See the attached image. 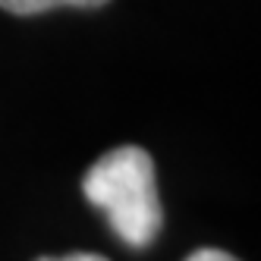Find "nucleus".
Instances as JSON below:
<instances>
[{"label": "nucleus", "instance_id": "obj_1", "mask_svg": "<svg viewBox=\"0 0 261 261\" xmlns=\"http://www.w3.org/2000/svg\"><path fill=\"white\" fill-rule=\"evenodd\" d=\"M82 192L107 217L126 246L148 249L164 227L154 182V161L139 145H120L101 154L82 176Z\"/></svg>", "mask_w": 261, "mask_h": 261}, {"label": "nucleus", "instance_id": "obj_2", "mask_svg": "<svg viewBox=\"0 0 261 261\" xmlns=\"http://www.w3.org/2000/svg\"><path fill=\"white\" fill-rule=\"evenodd\" d=\"M107 0H0V10H7L13 16H38L57 7H79V10H95L104 7Z\"/></svg>", "mask_w": 261, "mask_h": 261}, {"label": "nucleus", "instance_id": "obj_3", "mask_svg": "<svg viewBox=\"0 0 261 261\" xmlns=\"http://www.w3.org/2000/svg\"><path fill=\"white\" fill-rule=\"evenodd\" d=\"M186 261H239V258H233L230 252H220V249H198Z\"/></svg>", "mask_w": 261, "mask_h": 261}, {"label": "nucleus", "instance_id": "obj_4", "mask_svg": "<svg viewBox=\"0 0 261 261\" xmlns=\"http://www.w3.org/2000/svg\"><path fill=\"white\" fill-rule=\"evenodd\" d=\"M38 261H107L104 255H91V252H72V255H63V258H38Z\"/></svg>", "mask_w": 261, "mask_h": 261}]
</instances>
